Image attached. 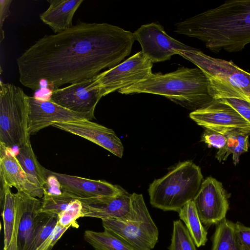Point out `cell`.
I'll return each mask as SVG.
<instances>
[{"mask_svg":"<svg viewBox=\"0 0 250 250\" xmlns=\"http://www.w3.org/2000/svg\"><path fill=\"white\" fill-rule=\"evenodd\" d=\"M12 0H0V42H2L4 38V31L3 30V24L5 19L10 14L9 7Z\"/></svg>","mask_w":250,"mask_h":250,"instance_id":"836d02e7","label":"cell"},{"mask_svg":"<svg viewBox=\"0 0 250 250\" xmlns=\"http://www.w3.org/2000/svg\"><path fill=\"white\" fill-rule=\"evenodd\" d=\"M133 34L141 46V51L152 63L170 59L178 55L177 50L192 48L168 35L161 24L155 22L142 25Z\"/></svg>","mask_w":250,"mask_h":250,"instance_id":"30bf717a","label":"cell"},{"mask_svg":"<svg viewBox=\"0 0 250 250\" xmlns=\"http://www.w3.org/2000/svg\"><path fill=\"white\" fill-rule=\"evenodd\" d=\"M152 65L151 61L140 51L123 62L100 73L94 77L93 83L104 96L145 80L152 73Z\"/></svg>","mask_w":250,"mask_h":250,"instance_id":"ba28073f","label":"cell"},{"mask_svg":"<svg viewBox=\"0 0 250 250\" xmlns=\"http://www.w3.org/2000/svg\"><path fill=\"white\" fill-rule=\"evenodd\" d=\"M11 149L0 146V176L1 185L32 196V190L27 176Z\"/></svg>","mask_w":250,"mask_h":250,"instance_id":"ffe728a7","label":"cell"},{"mask_svg":"<svg viewBox=\"0 0 250 250\" xmlns=\"http://www.w3.org/2000/svg\"><path fill=\"white\" fill-rule=\"evenodd\" d=\"M235 231L242 250H250V227L239 222L235 223Z\"/></svg>","mask_w":250,"mask_h":250,"instance_id":"d6a6232c","label":"cell"},{"mask_svg":"<svg viewBox=\"0 0 250 250\" xmlns=\"http://www.w3.org/2000/svg\"><path fill=\"white\" fill-rule=\"evenodd\" d=\"M211 250H242L234 223L225 218L217 224L212 238Z\"/></svg>","mask_w":250,"mask_h":250,"instance_id":"d4e9b609","label":"cell"},{"mask_svg":"<svg viewBox=\"0 0 250 250\" xmlns=\"http://www.w3.org/2000/svg\"><path fill=\"white\" fill-rule=\"evenodd\" d=\"M218 100L232 107L241 116L250 123V103L232 98Z\"/></svg>","mask_w":250,"mask_h":250,"instance_id":"1f68e13d","label":"cell"},{"mask_svg":"<svg viewBox=\"0 0 250 250\" xmlns=\"http://www.w3.org/2000/svg\"><path fill=\"white\" fill-rule=\"evenodd\" d=\"M76 196L63 191L60 193H53L44 188L42 198L41 212L58 215L64 210L73 200L78 199Z\"/></svg>","mask_w":250,"mask_h":250,"instance_id":"4316f807","label":"cell"},{"mask_svg":"<svg viewBox=\"0 0 250 250\" xmlns=\"http://www.w3.org/2000/svg\"><path fill=\"white\" fill-rule=\"evenodd\" d=\"M57 223V215L40 212L36 219L33 239L29 250H36L51 234Z\"/></svg>","mask_w":250,"mask_h":250,"instance_id":"484cf974","label":"cell"},{"mask_svg":"<svg viewBox=\"0 0 250 250\" xmlns=\"http://www.w3.org/2000/svg\"><path fill=\"white\" fill-rule=\"evenodd\" d=\"M201 141L206 144L208 147H213L220 149L225 146L227 138L224 135L216 131L205 128Z\"/></svg>","mask_w":250,"mask_h":250,"instance_id":"f546056e","label":"cell"},{"mask_svg":"<svg viewBox=\"0 0 250 250\" xmlns=\"http://www.w3.org/2000/svg\"><path fill=\"white\" fill-rule=\"evenodd\" d=\"M94 77L55 89L49 100L91 121L95 118L96 106L104 96L102 90L94 85Z\"/></svg>","mask_w":250,"mask_h":250,"instance_id":"9c48e42d","label":"cell"},{"mask_svg":"<svg viewBox=\"0 0 250 250\" xmlns=\"http://www.w3.org/2000/svg\"><path fill=\"white\" fill-rule=\"evenodd\" d=\"M49 6L40 15V20L55 34L72 26L74 14L83 0H48Z\"/></svg>","mask_w":250,"mask_h":250,"instance_id":"d6986e66","label":"cell"},{"mask_svg":"<svg viewBox=\"0 0 250 250\" xmlns=\"http://www.w3.org/2000/svg\"><path fill=\"white\" fill-rule=\"evenodd\" d=\"M62 191L80 199L116 196L125 191L119 186L103 180H96L79 176L57 173L48 170Z\"/></svg>","mask_w":250,"mask_h":250,"instance_id":"9a60e30c","label":"cell"},{"mask_svg":"<svg viewBox=\"0 0 250 250\" xmlns=\"http://www.w3.org/2000/svg\"><path fill=\"white\" fill-rule=\"evenodd\" d=\"M201 222L208 227L226 218L229 209L228 196L222 184L212 177L203 180L193 199Z\"/></svg>","mask_w":250,"mask_h":250,"instance_id":"8fae6325","label":"cell"},{"mask_svg":"<svg viewBox=\"0 0 250 250\" xmlns=\"http://www.w3.org/2000/svg\"><path fill=\"white\" fill-rule=\"evenodd\" d=\"M175 32L202 41L214 52L242 50L250 43V0H231L175 24Z\"/></svg>","mask_w":250,"mask_h":250,"instance_id":"7a4b0ae2","label":"cell"},{"mask_svg":"<svg viewBox=\"0 0 250 250\" xmlns=\"http://www.w3.org/2000/svg\"><path fill=\"white\" fill-rule=\"evenodd\" d=\"M203 181L200 167L190 161L178 163L150 184V203L164 211L179 210L193 200Z\"/></svg>","mask_w":250,"mask_h":250,"instance_id":"5b68a950","label":"cell"},{"mask_svg":"<svg viewBox=\"0 0 250 250\" xmlns=\"http://www.w3.org/2000/svg\"><path fill=\"white\" fill-rule=\"evenodd\" d=\"M179 216L185 224L195 245L204 246L207 241V231L198 215L193 200L188 202L178 212Z\"/></svg>","mask_w":250,"mask_h":250,"instance_id":"cb8c5ba5","label":"cell"},{"mask_svg":"<svg viewBox=\"0 0 250 250\" xmlns=\"http://www.w3.org/2000/svg\"><path fill=\"white\" fill-rule=\"evenodd\" d=\"M16 218L15 222L14 231L11 243L8 248L3 250H20L18 243V233L20 224L21 213L16 204Z\"/></svg>","mask_w":250,"mask_h":250,"instance_id":"e575fe53","label":"cell"},{"mask_svg":"<svg viewBox=\"0 0 250 250\" xmlns=\"http://www.w3.org/2000/svg\"><path fill=\"white\" fill-rule=\"evenodd\" d=\"M130 195L125 191L116 196L79 198L83 205V217L101 219L121 217L129 210Z\"/></svg>","mask_w":250,"mask_h":250,"instance_id":"e0dca14e","label":"cell"},{"mask_svg":"<svg viewBox=\"0 0 250 250\" xmlns=\"http://www.w3.org/2000/svg\"><path fill=\"white\" fill-rule=\"evenodd\" d=\"M102 221L104 229L115 233L137 250H152L158 242V229L141 194H131L130 208L125 215Z\"/></svg>","mask_w":250,"mask_h":250,"instance_id":"8992f818","label":"cell"},{"mask_svg":"<svg viewBox=\"0 0 250 250\" xmlns=\"http://www.w3.org/2000/svg\"><path fill=\"white\" fill-rule=\"evenodd\" d=\"M221 134L226 136L227 142L217 151L215 158L221 162L226 161L232 154L233 164L236 166L239 162L241 155L248 151L250 132L242 129L233 128L225 130Z\"/></svg>","mask_w":250,"mask_h":250,"instance_id":"44dd1931","label":"cell"},{"mask_svg":"<svg viewBox=\"0 0 250 250\" xmlns=\"http://www.w3.org/2000/svg\"><path fill=\"white\" fill-rule=\"evenodd\" d=\"M177 52L204 73L214 100L232 98L250 103V73L231 61L210 57L193 47Z\"/></svg>","mask_w":250,"mask_h":250,"instance_id":"277c9868","label":"cell"},{"mask_svg":"<svg viewBox=\"0 0 250 250\" xmlns=\"http://www.w3.org/2000/svg\"><path fill=\"white\" fill-rule=\"evenodd\" d=\"M83 217L82 203L79 198L71 202L67 207L58 215V223L63 227L78 228L76 220Z\"/></svg>","mask_w":250,"mask_h":250,"instance_id":"f1b7e54d","label":"cell"},{"mask_svg":"<svg viewBox=\"0 0 250 250\" xmlns=\"http://www.w3.org/2000/svg\"><path fill=\"white\" fill-rule=\"evenodd\" d=\"M28 96L10 83L0 85V146L19 148L30 141Z\"/></svg>","mask_w":250,"mask_h":250,"instance_id":"52a82bcc","label":"cell"},{"mask_svg":"<svg viewBox=\"0 0 250 250\" xmlns=\"http://www.w3.org/2000/svg\"><path fill=\"white\" fill-rule=\"evenodd\" d=\"M133 33L107 23L76 24L45 35L16 60L19 80L32 90L45 82L54 89L92 79L120 63L131 52Z\"/></svg>","mask_w":250,"mask_h":250,"instance_id":"6da1fadb","label":"cell"},{"mask_svg":"<svg viewBox=\"0 0 250 250\" xmlns=\"http://www.w3.org/2000/svg\"><path fill=\"white\" fill-rule=\"evenodd\" d=\"M53 126L89 140L122 158L124 146L114 131L87 119L55 124Z\"/></svg>","mask_w":250,"mask_h":250,"instance_id":"4fadbf2b","label":"cell"},{"mask_svg":"<svg viewBox=\"0 0 250 250\" xmlns=\"http://www.w3.org/2000/svg\"><path fill=\"white\" fill-rule=\"evenodd\" d=\"M118 92L162 95L192 111L208 106L214 100L209 93L208 79L198 67H182L164 74L152 73L145 80Z\"/></svg>","mask_w":250,"mask_h":250,"instance_id":"3957f363","label":"cell"},{"mask_svg":"<svg viewBox=\"0 0 250 250\" xmlns=\"http://www.w3.org/2000/svg\"><path fill=\"white\" fill-rule=\"evenodd\" d=\"M84 238L95 250H137L115 233L105 229L102 232L85 230Z\"/></svg>","mask_w":250,"mask_h":250,"instance_id":"603a6c76","label":"cell"},{"mask_svg":"<svg viewBox=\"0 0 250 250\" xmlns=\"http://www.w3.org/2000/svg\"><path fill=\"white\" fill-rule=\"evenodd\" d=\"M70 227H63L57 224L51 234L37 248L36 250H52L58 240Z\"/></svg>","mask_w":250,"mask_h":250,"instance_id":"4dcf8cb0","label":"cell"},{"mask_svg":"<svg viewBox=\"0 0 250 250\" xmlns=\"http://www.w3.org/2000/svg\"><path fill=\"white\" fill-rule=\"evenodd\" d=\"M16 203L21 213L18 233L20 250H29L33 239L36 217L41 212L42 202L30 194L17 190Z\"/></svg>","mask_w":250,"mask_h":250,"instance_id":"2e32d148","label":"cell"},{"mask_svg":"<svg viewBox=\"0 0 250 250\" xmlns=\"http://www.w3.org/2000/svg\"><path fill=\"white\" fill-rule=\"evenodd\" d=\"M28 100V131L30 136L56 123L87 119L84 116L70 111L50 100L29 96Z\"/></svg>","mask_w":250,"mask_h":250,"instance_id":"5bb4252c","label":"cell"},{"mask_svg":"<svg viewBox=\"0 0 250 250\" xmlns=\"http://www.w3.org/2000/svg\"><path fill=\"white\" fill-rule=\"evenodd\" d=\"M16 157L25 171L32 190V196L42 198L48 183V169L38 161L30 142L19 148Z\"/></svg>","mask_w":250,"mask_h":250,"instance_id":"ac0fdd59","label":"cell"},{"mask_svg":"<svg viewBox=\"0 0 250 250\" xmlns=\"http://www.w3.org/2000/svg\"><path fill=\"white\" fill-rule=\"evenodd\" d=\"M169 250H197L188 230L180 220L173 223V230Z\"/></svg>","mask_w":250,"mask_h":250,"instance_id":"83f0119b","label":"cell"},{"mask_svg":"<svg viewBox=\"0 0 250 250\" xmlns=\"http://www.w3.org/2000/svg\"><path fill=\"white\" fill-rule=\"evenodd\" d=\"M189 117L198 125L220 133L233 128L250 132V123L232 107L219 100H214L208 106L192 111Z\"/></svg>","mask_w":250,"mask_h":250,"instance_id":"7c38bea8","label":"cell"},{"mask_svg":"<svg viewBox=\"0 0 250 250\" xmlns=\"http://www.w3.org/2000/svg\"><path fill=\"white\" fill-rule=\"evenodd\" d=\"M0 202L4 229L3 250H6L12 238L16 218V205L15 193L11 191L9 187L5 185H1Z\"/></svg>","mask_w":250,"mask_h":250,"instance_id":"7402d4cb","label":"cell"}]
</instances>
